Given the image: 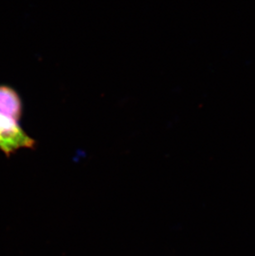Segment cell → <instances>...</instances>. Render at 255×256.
Returning <instances> with one entry per match:
<instances>
[{"label":"cell","instance_id":"cell-1","mask_svg":"<svg viewBox=\"0 0 255 256\" xmlns=\"http://www.w3.org/2000/svg\"><path fill=\"white\" fill-rule=\"evenodd\" d=\"M36 141L20 126V122L0 113V150L6 156L21 148H34Z\"/></svg>","mask_w":255,"mask_h":256},{"label":"cell","instance_id":"cell-2","mask_svg":"<svg viewBox=\"0 0 255 256\" xmlns=\"http://www.w3.org/2000/svg\"><path fill=\"white\" fill-rule=\"evenodd\" d=\"M0 113L18 122L22 117V100L11 87L0 86Z\"/></svg>","mask_w":255,"mask_h":256}]
</instances>
